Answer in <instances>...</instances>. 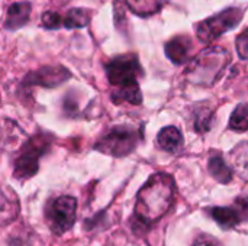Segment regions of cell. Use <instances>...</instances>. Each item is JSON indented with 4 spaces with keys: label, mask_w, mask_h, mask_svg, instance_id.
Listing matches in <instances>:
<instances>
[{
    "label": "cell",
    "mask_w": 248,
    "mask_h": 246,
    "mask_svg": "<svg viewBox=\"0 0 248 246\" xmlns=\"http://www.w3.org/2000/svg\"><path fill=\"white\" fill-rule=\"evenodd\" d=\"M174 200V181L169 174L153 175L138 193L135 217L142 225L160 220L171 207Z\"/></svg>",
    "instance_id": "obj_1"
},
{
    "label": "cell",
    "mask_w": 248,
    "mask_h": 246,
    "mask_svg": "<svg viewBox=\"0 0 248 246\" xmlns=\"http://www.w3.org/2000/svg\"><path fill=\"white\" fill-rule=\"evenodd\" d=\"M230 128L235 132L248 130V104H240L231 115Z\"/></svg>",
    "instance_id": "obj_16"
},
{
    "label": "cell",
    "mask_w": 248,
    "mask_h": 246,
    "mask_svg": "<svg viewBox=\"0 0 248 246\" xmlns=\"http://www.w3.org/2000/svg\"><path fill=\"white\" fill-rule=\"evenodd\" d=\"M71 74L64 67H42L26 75L25 84L32 86H44V87H55L64 81H67Z\"/></svg>",
    "instance_id": "obj_9"
},
{
    "label": "cell",
    "mask_w": 248,
    "mask_h": 246,
    "mask_svg": "<svg viewBox=\"0 0 248 246\" xmlns=\"http://www.w3.org/2000/svg\"><path fill=\"white\" fill-rule=\"evenodd\" d=\"M243 152H240V149H237L235 152V162H237V168L241 171V174L248 171V144L241 145Z\"/></svg>",
    "instance_id": "obj_18"
},
{
    "label": "cell",
    "mask_w": 248,
    "mask_h": 246,
    "mask_svg": "<svg viewBox=\"0 0 248 246\" xmlns=\"http://www.w3.org/2000/svg\"><path fill=\"white\" fill-rule=\"evenodd\" d=\"M212 112L209 110H201L196 116L195 120V130L199 133H205L211 129L212 126Z\"/></svg>",
    "instance_id": "obj_17"
},
{
    "label": "cell",
    "mask_w": 248,
    "mask_h": 246,
    "mask_svg": "<svg viewBox=\"0 0 248 246\" xmlns=\"http://www.w3.org/2000/svg\"><path fill=\"white\" fill-rule=\"evenodd\" d=\"M157 141L166 152H177L183 144V135L176 126H167L160 130Z\"/></svg>",
    "instance_id": "obj_12"
},
{
    "label": "cell",
    "mask_w": 248,
    "mask_h": 246,
    "mask_svg": "<svg viewBox=\"0 0 248 246\" xmlns=\"http://www.w3.org/2000/svg\"><path fill=\"white\" fill-rule=\"evenodd\" d=\"M142 68L137 55L125 54L113 58L106 64V75L112 87V100L115 103H131L140 104L142 101L141 90L138 86V77Z\"/></svg>",
    "instance_id": "obj_2"
},
{
    "label": "cell",
    "mask_w": 248,
    "mask_h": 246,
    "mask_svg": "<svg viewBox=\"0 0 248 246\" xmlns=\"http://www.w3.org/2000/svg\"><path fill=\"white\" fill-rule=\"evenodd\" d=\"M214 220L224 229H231L246 220L248 216V199L237 200L234 207H214L211 210Z\"/></svg>",
    "instance_id": "obj_8"
},
{
    "label": "cell",
    "mask_w": 248,
    "mask_h": 246,
    "mask_svg": "<svg viewBox=\"0 0 248 246\" xmlns=\"http://www.w3.org/2000/svg\"><path fill=\"white\" fill-rule=\"evenodd\" d=\"M230 52L222 46L206 48L199 52L189 64L186 77L198 86H214L230 64Z\"/></svg>",
    "instance_id": "obj_3"
},
{
    "label": "cell",
    "mask_w": 248,
    "mask_h": 246,
    "mask_svg": "<svg viewBox=\"0 0 248 246\" xmlns=\"http://www.w3.org/2000/svg\"><path fill=\"white\" fill-rule=\"evenodd\" d=\"M208 168H209L211 175H212L217 181H219V183H222V184H228V183L232 180V170H231V168L228 167V164L224 161L222 155H218V154L212 155V157L209 158Z\"/></svg>",
    "instance_id": "obj_13"
},
{
    "label": "cell",
    "mask_w": 248,
    "mask_h": 246,
    "mask_svg": "<svg viewBox=\"0 0 248 246\" xmlns=\"http://www.w3.org/2000/svg\"><path fill=\"white\" fill-rule=\"evenodd\" d=\"M166 3L167 0H126L129 10L144 17L160 12Z\"/></svg>",
    "instance_id": "obj_15"
},
{
    "label": "cell",
    "mask_w": 248,
    "mask_h": 246,
    "mask_svg": "<svg viewBox=\"0 0 248 246\" xmlns=\"http://www.w3.org/2000/svg\"><path fill=\"white\" fill-rule=\"evenodd\" d=\"M192 246H221V244L215 239V238H212V236H201V238H198L195 242H193V245Z\"/></svg>",
    "instance_id": "obj_21"
},
{
    "label": "cell",
    "mask_w": 248,
    "mask_h": 246,
    "mask_svg": "<svg viewBox=\"0 0 248 246\" xmlns=\"http://www.w3.org/2000/svg\"><path fill=\"white\" fill-rule=\"evenodd\" d=\"M42 25L46 29H57L61 28V16L55 12H46L42 14Z\"/></svg>",
    "instance_id": "obj_19"
},
{
    "label": "cell",
    "mask_w": 248,
    "mask_h": 246,
    "mask_svg": "<svg viewBox=\"0 0 248 246\" xmlns=\"http://www.w3.org/2000/svg\"><path fill=\"white\" fill-rule=\"evenodd\" d=\"M51 141L46 135H38L23 144L19 157L15 159V177L19 180L31 178L38 171L39 158L49 148Z\"/></svg>",
    "instance_id": "obj_5"
},
{
    "label": "cell",
    "mask_w": 248,
    "mask_h": 246,
    "mask_svg": "<svg viewBox=\"0 0 248 246\" xmlns=\"http://www.w3.org/2000/svg\"><path fill=\"white\" fill-rule=\"evenodd\" d=\"M92 19V12L89 9L76 7L67 12L65 16H61V26L74 29V28H84L89 25Z\"/></svg>",
    "instance_id": "obj_14"
},
{
    "label": "cell",
    "mask_w": 248,
    "mask_h": 246,
    "mask_svg": "<svg viewBox=\"0 0 248 246\" xmlns=\"http://www.w3.org/2000/svg\"><path fill=\"white\" fill-rule=\"evenodd\" d=\"M164 51L171 62L177 65L185 64L189 59V54L192 51V41L187 36H176L166 43Z\"/></svg>",
    "instance_id": "obj_10"
},
{
    "label": "cell",
    "mask_w": 248,
    "mask_h": 246,
    "mask_svg": "<svg viewBox=\"0 0 248 246\" xmlns=\"http://www.w3.org/2000/svg\"><path fill=\"white\" fill-rule=\"evenodd\" d=\"M31 16V4L26 1H20V3H13L6 14V20H4V28L15 30L22 28Z\"/></svg>",
    "instance_id": "obj_11"
},
{
    "label": "cell",
    "mask_w": 248,
    "mask_h": 246,
    "mask_svg": "<svg viewBox=\"0 0 248 246\" xmlns=\"http://www.w3.org/2000/svg\"><path fill=\"white\" fill-rule=\"evenodd\" d=\"M243 16H244V13L238 7L225 9L221 13H217V14L199 22L196 25V35L202 42L209 43V42L215 41L218 36H221L225 32L238 26Z\"/></svg>",
    "instance_id": "obj_4"
},
{
    "label": "cell",
    "mask_w": 248,
    "mask_h": 246,
    "mask_svg": "<svg viewBox=\"0 0 248 246\" xmlns=\"http://www.w3.org/2000/svg\"><path fill=\"white\" fill-rule=\"evenodd\" d=\"M76 210L77 202L74 197L61 196L55 199L46 210V219L51 225V229L58 235L71 229L76 220Z\"/></svg>",
    "instance_id": "obj_7"
},
{
    "label": "cell",
    "mask_w": 248,
    "mask_h": 246,
    "mask_svg": "<svg viewBox=\"0 0 248 246\" xmlns=\"http://www.w3.org/2000/svg\"><path fill=\"white\" fill-rule=\"evenodd\" d=\"M138 133L129 128H113L109 133L102 136L94 148L112 157H125L131 154L138 145Z\"/></svg>",
    "instance_id": "obj_6"
},
{
    "label": "cell",
    "mask_w": 248,
    "mask_h": 246,
    "mask_svg": "<svg viewBox=\"0 0 248 246\" xmlns=\"http://www.w3.org/2000/svg\"><path fill=\"white\" fill-rule=\"evenodd\" d=\"M235 45H237V52L238 55L243 58V59H248V28L241 32L235 41Z\"/></svg>",
    "instance_id": "obj_20"
}]
</instances>
